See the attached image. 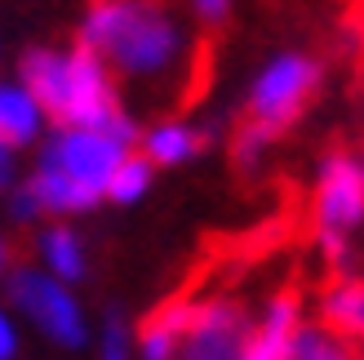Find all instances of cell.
I'll use <instances>...</instances> for the list:
<instances>
[{"label":"cell","instance_id":"obj_6","mask_svg":"<svg viewBox=\"0 0 364 360\" xmlns=\"http://www.w3.org/2000/svg\"><path fill=\"white\" fill-rule=\"evenodd\" d=\"M9 294H14V307L23 312L49 343H58V347H80L85 343V312H80L76 294H71L63 280H53L41 267H27V272L14 276Z\"/></svg>","mask_w":364,"mask_h":360},{"label":"cell","instance_id":"obj_11","mask_svg":"<svg viewBox=\"0 0 364 360\" xmlns=\"http://www.w3.org/2000/svg\"><path fill=\"white\" fill-rule=\"evenodd\" d=\"M36 254H41V263H45V272L53 276V280H63V285H71V280H80L85 276V245H80V236L71 227H49L41 240H36Z\"/></svg>","mask_w":364,"mask_h":360},{"label":"cell","instance_id":"obj_9","mask_svg":"<svg viewBox=\"0 0 364 360\" xmlns=\"http://www.w3.org/2000/svg\"><path fill=\"white\" fill-rule=\"evenodd\" d=\"M41 102H36L23 85H0V142L5 147H27L41 138Z\"/></svg>","mask_w":364,"mask_h":360},{"label":"cell","instance_id":"obj_12","mask_svg":"<svg viewBox=\"0 0 364 360\" xmlns=\"http://www.w3.org/2000/svg\"><path fill=\"white\" fill-rule=\"evenodd\" d=\"M324 325L342 338H364V280H338L324 294Z\"/></svg>","mask_w":364,"mask_h":360},{"label":"cell","instance_id":"obj_14","mask_svg":"<svg viewBox=\"0 0 364 360\" xmlns=\"http://www.w3.org/2000/svg\"><path fill=\"white\" fill-rule=\"evenodd\" d=\"M147 187H151V160L147 156H124L112 174V183H107V196H112L116 205H134V201L147 196Z\"/></svg>","mask_w":364,"mask_h":360},{"label":"cell","instance_id":"obj_17","mask_svg":"<svg viewBox=\"0 0 364 360\" xmlns=\"http://www.w3.org/2000/svg\"><path fill=\"white\" fill-rule=\"evenodd\" d=\"M18 351V329H14V320L0 312V360H9Z\"/></svg>","mask_w":364,"mask_h":360},{"label":"cell","instance_id":"obj_20","mask_svg":"<svg viewBox=\"0 0 364 360\" xmlns=\"http://www.w3.org/2000/svg\"><path fill=\"white\" fill-rule=\"evenodd\" d=\"M5 263H9V249H5V240H0V272H5Z\"/></svg>","mask_w":364,"mask_h":360},{"label":"cell","instance_id":"obj_19","mask_svg":"<svg viewBox=\"0 0 364 360\" xmlns=\"http://www.w3.org/2000/svg\"><path fill=\"white\" fill-rule=\"evenodd\" d=\"M9 178H14V147L0 142V187H9Z\"/></svg>","mask_w":364,"mask_h":360},{"label":"cell","instance_id":"obj_18","mask_svg":"<svg viewBox=\"0 0 364 360\" xmlns=\"http://www.w3.org/2000/svg\"><path fill=\"white\" fill-rule=\"evenodd\" d=\"M231 9V0H196V14L200 18H209V23H218V18H223Z\"/></svg>","mask_w":364,"mask_h":360},{"label":"cell","instance_id":"obj_3","mask_svg":"<svg viewBox=\"0 0 364 360\" xmlns=\"http://www.w3.org/2000/svg\"><path fill=\"white\" fill-rule=\"evenodd\" d=\"M80 41L89 53L112 58L129 76H160L182 53V31L173 18L142 0H98L80 27Z\"/></svg>","mask_w":364,"mask_h":360},{"label":"cell","instance_id":"obj_4","mask_svg":"<svg viewBox=\"0 0 364 360\" xmlns=\"http://www.w3.org/2000/svg\"><path fill=\"white\" fill-rule=\"evenodd\" d=\"M364 223V156L333 152L320 165L316 187V231L329 263H347V236Z\"/></svg>","mask_w":364,"mask_h":360},{"label":"cell","instance_id":"obj_2","mask_svg":"<svg viewBox=\"0 0 364 360\" xmlns=\"http://www.w3.org/2000/svg\"><path fill=\"white\" fill-rule=\"evenodd\" d=\"M129 142H134L129 134H116V129H63L58 138H49L41 165L27 183L36 209H49V213L94 209L107 196L116 165L129 156Z\"/></svg>","mask_w":364,"mask_h":360},{"label":"cell","instance_id":"obj_13","mask_svg":"<svg viewBox=\"0 0 364 360\" xmlns=\"http://www.w3.org/2000/svg\"><path fill=\"white\" fill-rule=\"evenodd\" d=\"M205 147V134H196L191 125H160L147 134V160L156 165H182Z\"/></svg>","mask_w":364,"mask_h":360},{"label":"cell","instance_id":"obj_1","mask_svg":"<svg viewBox=\"0 0 364 360\" xmlns=\"http://www.w3.org/2000/svg\"><path fill=\"white\" fill-rule=\"evenodd\" d=\"M23 89L67 129H116L134 138V125L120 116L112 76L98 53L80 49H36L23 58Z\"/></svg>","mask_w":364,"mask_h":360},{"label":"cell","instance_id":"obj_8","mask_svg":"<svg viewBox=\"0 0 364 360\" xmlns=\"http://www.w3.org/2000/svg\"><path fill=\"white\" fill-rule=\"evenodd\" d=\"M298 329H302V320H298V298H294V294H276V298L267 302L258 329H249L245 356H240V360H289Z\"/></svg>","mask_w":364,"mask_h":360},{"label":"cell","instance_id":"obj_15","mask_svg":"<svg viewBox=\"0 0 364 360\" xmlns=\"http://www.w3.org/2000/svg\"><path fill=\"white\" fill-rule=\"evenodd\" d=\"M289 360H351V356L342 351V343H338L329 329L302 325L298 338H294V351H289Z\"/></svg>","mask_w":364,"mask_h":360},{"label":"cell","instance_id":"obj_7","mask_svg":"<svg viewBox=\"0 0 364 360\" xmlns=\"http://www.w3.org/2000/svg\"><path fill=\"white\" fill-rule=\"evenodd\" d=\"M245 338H249V320L235 302L227 298L191 302V320L173 360H240Z\"/></svg>","mask_w":364,"mask_h":360},{"label":"cell","instance_id":"obj_10","mask_svg":"<svg viewBox=\"0 0 364 360\" xmlns=\"http://www.w3.org/2000/svg\"><path fill=\"white\" fill-rule=\"evenodd\" d=\"M187 320H191V302H169V307H160L147 325H142V338H138L142 360H173L182 334H187Z\"/></svg>","mask_w":364,"mask_h":360},{"label":"cell","instance_id":"obj_5","mask_svg":"<svg viewBox=\"0 0 364 360\" xmlns=\"http://www.w3.org/2000/svg\"><path fill=\"white\" fill-rule=\"evenodd\" d=\"M316 89H320V63L306 58V53H280L253 85L249 120L262 125L271 138H280L302 116V107L311 102Z\"/></svg>","mask_w":364,"mask_h":360},{"label":"cell","instance_id":"obj_16","mask_svg":"<svg viewBox=\"0 0 364 360\" xmlns=\"http://www.w3.org/2000/svg\"><path fill=\"white\" fill-rule=\"evenodd\" d=\"M102 360H129V334L120 320H107L102 329Z\"/></svg>","mask_w":364,"mask_h":360}]
</instances>
